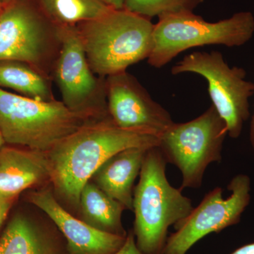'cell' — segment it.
<instances>
[{
  "label": "cell",
  "instance_id": "obj_1",
  "mask_svg": "<svg viewBox=\"0 0 254 254\" xmlns=\"http://www.w3.org/2000/svg\"><path fill=\"white\" fill-rule=\"evenodd\" d=\"M159 142L158 135L124 129L110 118L88 122L47 153L55 196L78 208L82 189L107 160L122 150L153 148Z\"/></svg>",
  "mask_w": 254,
  "mask_h": 254
},
{
  "label": "cell",
  "instance_id": "obj_2",
  "mask_svg": "<svg viewBox=\"0 0 254 254\" xmlns=\"http://www.w3.org/2000/svg\"><path fill=\"white\" fill-rule=\"evenodd\" d=\"M167 164L158 145L148 149L133 190V232L143 254H163L169 227L186 218L193 208L182 190L170 185Z\"/></svg>",
  "mask_w": 254,
  "mask_h": 254
},
{
  "label": "cell",
  "instance_id": "obj_3",
  "mask_svg": "<svg viewBox=\"0 0 254 254\" xmlns=\"http://www.w3.org/2000/svg\"><path fill=\"white\" fill-rule=\"evenodd\" d=\"M154 25L149 18L126 9H113L76 27L92 71L106 78L148 60Z\"/></svg>",
  "mask_w": 254,
  "mask_h": 254
},
{
  "label": "cell",
  "instance_id": "obj_4",
  "mask_svg": "<svg viewBox=\"0 0 254 254\" xmlns=\"http://www.w3.org/2000/svg\"><path fill=\"white\" fill-rule=\"evenodd\" d=\"M93 120L56 99L41 101L0 88V130L6 144L48 153Z\"/></svg>",
  "mask_w": 254,
  "mask_h": 254
},
{
  "label": "cell",
  "instance_id": "obj_5",
  "mask_svg": "<svg viewBox=\"0 0 254 254\" xmlns=\"http://www.w3.org/2000/svg\"><path fill=\"white\" fill-rule=\"evenodd\" d=\"M153 29V48L148 58L153 67L160 68L180 53L205 46L240 47L254 34V16L240 11L218 22H208L193 12L165 15Z\"/></svg>",
  "mask_w": 254,
  "mask_h": 254
},
{
  "label": "cell",
  "instance_id": "obj_6",
  "mask_svg": "<svg viewBox=\"0 0 254 254\" xmlns=\"http://www.w3.org/2000/svg\"><path fill=\"white\" fill-rule=\"evenodd\" d=\"M60 48V27L34 0H14L4 5L0 14V61L27 63L53 80Z\"/></svg>",
  "mask_w": 254,
  "mask_h": 254
},
{
  "label": "cell",
  "instance_id": "obj_7",
  "mask_svg": "<svg viewBox=\"0 0 254 254\" xmlns=\"http://www.w3.org/2000/svg\"><path fill=\"white\" fill-rule=\"evenodd\" d=\"M227 127L211 105L194 120L174 123L160 137L158 147L167 163L182 174L180 190L198 189L208 165L222 160Z\"/></svg>",
  "mask_w": 254,
  "mask_h": 254
},
{
  "label": "cell",
  "instance_id": "obj_8",
  "mask_svg": "<svg viewBox=\"0 0 254 254\" xmlns=\"http://www.w3.org/2000/svg\"><path fill=\"white\" fill-rule=\"evenodd\" d=\"M171 73H195L204 78L212 105L226 124L228 136H240L250 118V99L254 95V83L246 78L245 68L229 66L218 51L193 52L175 64Z\"/></svg>",
  "mask_w": 254,
  "mask_h": 254
},
{
  "label": "cell",
  "instance_id": "obj_9",
  "mask_svg": "<svg viewBox=\"0 0 254 254\" xmlns=\"http://www.w3.org/2000/svg\"><path fill=\"white\" fill-rule=\"evenodd\" d=\"M61 48L53 71L62 102L73 112L93 119L110 118L105 78L92 71L76 26L60 27Z\"/></svg>",
  "mask_w": 254,
  "mask_h": 254
},
{
  "label": "cell",
  "instance_id": "obj_10",
  "mask_svg": "<svg viewBox=\"0 0 254 254\" xmlns=\"http://www.w3.org/2000/svg\"><path fill=\"white\" fill-rule=\"evenodd\" d=\"M227 190L231 193L225 198L222 188L213 189L186 218L175 224V232L168 237L163 254H187L203 237L239 223L250 203V177L236 175Z\"/></svg>",
  "mask_w": 254,
  "mask_h": 254
},
{
  "label": "cell",
  "instance_id": "obj_11",
  "mask_svg": "<svg viewBox=\"0 0 254 254\" xmlns=\"http://www.w3.org/2000/svg\"><path fill=\"white\" fill-rule=\"evenodd\" d=\"M105 88L110 118L120 128L160 137L175 123L169 112L127 71L105 78Z\"/></svg>",
  "mask_w": 254,
  "mask_h": 254
},
{
  "label": "cell",
  "instance_id": "obj_12",
  "mask_svg": "<svg viewBox=\"0 0 254 254\" xmlns=\"http://www.w3.org/2000/svg\"><path fill=\"white\" fill-rule=\"evenodd\" d=\"M28 201L47 214L66 241L68 254H113L126 237L100 231L75 218L62 206L50 189L31 192Z\"/></svg>",
  "mask_w": 254,
  "mask_h": 254
},
{
  "label": "cell",
  "instance_id": "obj_13",
  "mask_svg": "<svg viewBox=\"0 0 254 254\" xmlns=\"http://www.w3.org/2000/svg\"><path fill=\"white\" fill-rule=\"evenodd\" d=\"M9 145L0 148V194L17 197L23 190L50 180L47 153Z\"/></svg>",
  "mask_w": 254,
  "mask_h": 254
},
{
  "label": "cell",
  "instance_id": "obj_14",
  "mask_svg": "<svg viewBox=\"0 0 254 254\" xmlns=\"http://www.w3.org/2000/svg\"><path fill=\"white\" fill-rule=\"evenodd\" d=\"M148 149L131 148L119 152L96 170L91 181L125 208L133 210V185Z\"/></svg>",
  "mask_w": 254,
  "mask_h": 254
},
{
  "label": "cell",
  "instance_id": "obj_15",
  "mask_svg": "<svg viewBox=\"0 0 254 254\" xmlns=\"http://www.w3.org/2000/svg\"><path fill=\"white\" fill-rule=\"evenodd\" d=\"M0 254H68L66 241L23 215L11 219L0 237Z\"/></svg>",
  "mask_w": 254,
  "mask_h": 254
},
{
  "label": "cell",
  "instance_id": "obj_16",
  "mask_svg": "<svg viewBox=\"0 0 254 254\" xmlns=\"http://www.w3.org/2000/svg\"><path fill=\"white\" fill-rule=\"evenodd\" d=\"M81 220L100 231L126 237L122 222L125 207L90 180L83 187L78 204Z\"/></svg>",
  "mask_w": 254,
  "mask_h": 254
},
{
  "label": "cell",
  "instance_id": "obj_17",
  "mask_svg": "<svg viewBox=\"0 0 254 254\" xmlns=\"http://www.w3.org/2000/svg\"><path fill=\"white\" fill-rule=\"evenodd\" d=\"M51 78L27 63L0 61V88H8L23 96L41 101L55 100Z\"/></svg>",
  "mask_w": 254,
  "mask_h": 254
},
{
  "label": "cell",
  "instance_id": "obj_18",
  "mask_svg": "<svg viewBox=\"0 0 254 254\" xmlns=\"http://www.w3.org/2000/svg\"><path fill=\"white\" fill-rule=\"evenodd\" d=\"M38 7L59 27L77 26L101 17L113 10L103 0H34Z\"/></svg>",
  "mask_w": 254,
  "mask_h": 254
},
{
  "label": "cell",
  "instance_id": "obj_19",
  "mask_svg": "<svg viewBox=\"0 0 254 254\" xmlns=\"http://www.w3.org/2000/svg\"><path fill=\"white\" fill-rule=\"evenodd\" d=\"M203 0H124L125 9L151 19L165 15L193 12Z\"/></svg>",
  "mask_w": 254,
  "mask_h": 254
},
{
  "label": "cell",
  "instance_id": "obj_20",
  "mask_svg": "<svg viewBox=\"0 0 254 254\" xmlns=\"http://www.w3.org/2000/svg\"><path fill=\"white\" fill-rule=\"evenodd\" d=\"M113 254H143L137 247L133 230L127 233L126 240L123 247Z\"/></svg>",
  "mask_w": 254,
  "mask_h": 254
},
{
  "label": "cell",
  "instance_id": "obj_21",
  "mask_svg": "<svg viewBox=\"0 0 254 254\" xmlns=\"http://www.w3.org/2000/svg\"><path fill=\"white\" fill-rule=\"evenodd\" d=\"M16 197L0 194V227L4 223Z\"/></svg>",
  "mask_w": 254,
  "mask_h": 254
},
{
  "label": "cell",
  "instance_id": "obj_22",
  "mask_svg": "<svg viewBox=\"0 0 254 254\" xmlns=\"http://www.w3.org/2000/svg\"><path fill=\"white\" fill-rule=\"evenodd\" d=\"M231 254H254V243L242 246Z\"/></svg>",
  "mask_w": 254,
  "mask_h": 254
},
{
  "label": "cell",
  "instance_id": "obj_23",
  "mask_svg": "<svg viewBox=\"0 0 254 254\" xmlns=\"http://www.w3.org/2000/svg\"><path fill=\"white\" fill-rule=\"evenodd\" d=\"M105 4L115 10L125 9L124 0H103Z\"/></svg>",
  "mask_w": 254,
  "mask_h": 254
},
{
  "label": "cell",
  "instance_id": "obj_24",
  "mask_svg": "<svg viewBox=\"0 0 254 254\" xmlns=\"http://www.w3.org/2000/svg\"><path fill=\"white\" fill-rule=\"evenodd\" d=\"M250 135L251 144H252V148H253L254 153V110L253 115H252V121H251Z\"/></svg>",
  "mask_w": 254,
  "mask_h": 254
},
{
  "label": "cell",
  "instance_id": "obj_25",
  "mask_svg": "<svg viewBox=\"0 0 254 254\" xmlns=\"http://www.w3.org/2000/svg\"><path fill=\"white\" fill-rule=\"evenodd\" d=\"M4 145H6V143H5L4 138H3L2 133H1V130H0V148L4 146Z\"/></svg>",
  "mask_w": 254,
  "mask_h": 254
},
{
  "label": "cell",
  "instance_id": "obj_26",
  "mask_svg": "<svg viewBox=\"0 0 254 254\" xmlns=\"http://www.w3.org/2000/svg\"><path fill=\"white\" fill-rule=\"evenodd\" d=\"M1 2L3 4L5 5L8 4V3L11 2V1H14V0H0Z\"/></svg>",
  "mask_w": 254,
  "mask_h": 254
},
{
  "label": "cell",
  "instance_id": "obj_27",
  "mask_svg": "<svg viewBox=\"0 0 254 254\" xmlns=\"http://www.w3.org/2000/svg\"><path fill=\"white\" fill-rule=\"evenodd\" d=\"M4 5L1 2V1H0V14H1V11H2L3 8H4Z\"/></svg>",
  "mask_w": 254,
  "mask_h": 254
}]
</instances>
